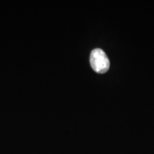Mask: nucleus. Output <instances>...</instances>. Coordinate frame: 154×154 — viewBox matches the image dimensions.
I'll use <instances>...</instances> for the list:
<instances>
[{
  "mask_svg": "<svg viewBox=\"0 0 154 154\" xmlns=\"http://www.w3.org/2000/svg\"><path fill=\"white\" fill-rule=\"evenodd\" d=\"M90 63L92 69L96 73L104 74L109 69L110 61L104 51L101 49H95L90 55Z\"/></svg>",
  "mask_w": 154,
  "mask_h": 154,
  "instance_id": "f257e3e1",
  "label": "nucleus"
}]
</instances>
